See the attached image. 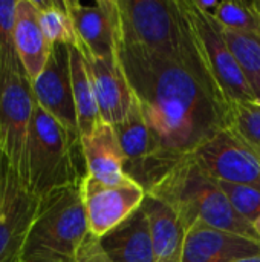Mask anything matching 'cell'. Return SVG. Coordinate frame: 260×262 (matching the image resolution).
<instances>
[{"label":"cell","mask_w":260,"mask_h":262,"mask_svg":"<svg viewBox=\"0 0 260 262\" xmlns=\"http://www.w3.org/2000/svg\"><path fill=\"white\" fill-rule=\"evenodd\" d=\"M126 77L161 150L175 163L228 127L230 106L198 45L182 58L120 46Z\"/></svg>","instance_id":"6da1fadb"},{"label":"cell","mask_w":260,"mask_h":262,"mask_svg":"<svg viewBox=\"0 0 260 262\" xmlns=\"http://www.w3.org/2000/svg\"><path fill=\"white\" fill-rule=\"evenodd\" d=\"M147 195L167 204L178 215L185 232L201 223L260 241L253 224L233 209L218 183L207 177L190 157L179 160Z\"/></svg>","instance_id":"7a4b0ae2"},{"label":"cell","mask_w":260,"mask_h":262,"mask_svg":"<svg viewBox=\"0 0 260 262\" xmlns=\"http://www.w3.org/2000/svg\"><path fill=\"white\" fill-rule=\"evenodd\" d=\"M80 161L84 163L81 137L37 104L28 140L26 187L41 198L54 190L78 186L86 177Z\"/></svg>","instance_id":"3957f363"},{"label":"cell","mask_w":260,"mask_h":262,"mask_svg":"<svg viewBox=\"0 0 260 262\" xmlns=\"http://www.w3.org/2000/svg\"><path fill=\"white\" fill-rule=\"evenodd\" d=\"M120 46L170 58H182L196 48L179 0H116Z\"/></svg>","instance_id":"277c9868"},{"label":"cell","mask_w":260,"mask_h":262,"mask_svg":"<svg viewBox=\"0 0 260 262\" xmlns=\"http://www.w3.org/2000/svg\"><path fill=\"white\" fill-rule=\"evenodd\" d=\"M89 235L81 187L69 186L40 198L23 258L55 256L74 262Z\"/></svg>","instance_id":"5b68a950"},{"label":"cell","mask_w":260,"mask_h":262,"mask_svg":"<svg viewBox=\"0 0 260 262\" xmlns=\"http://www.w3.org/2000/svg\"><path fill=\"white\" fill-rule=\"evenodd\" d=\"M32 83L21 61H0V150L26 186V152L35 112Z\"/></svg>","instance_id":"8992f818"},{"label":"cell","mask_w":260,"mask_h":262,"mask_svg":"<svg viewBox=\"0 0 260 262\" xmlns=\"http://www.w3.org/2000/svg\"><path fill=\"white\" fill-rule=\"evenodd\" d=\"M179 3L190 23L205 68L228 106L257 101L222 34V28L211 17L199 11L193 0H179Z\"/></svg>","instance_id":"52a82bcc"},{"label":"cell","mask_w":260,"mask_h":262,"mask_svg":"<svg viewBox=\"0 0 260 262\" xmlns=\"http://www.w3.org/2000/svg\"><path fill=\"white\" fill-rule=\"evenodd\" d=\"M211 180L260 190V155L230 127L215 134L188 155Z\"/></svg>","instance_id":"ba28073f"},{"label":"cell","mask_w":260,"mask_h":262,"mask_svg":"<svg viewBox=\"0 0 260 262\" xmlns=\"http://www.w3.org/2000/svg\"><path fill=\"white\" fill-rule=\"evenodd\" d=\"M113 127L123 149L126 177L138 183L147 193L176 163L158 146L136 98L127 118Z\"/></svg>","instance_id":"9c48e42d"},{"label":"cell","mask_w":260,"mask_h":262,"mask_svg":"<svg viewBox=\"0 0 260 262\" xmlns=\"http://www.w3.org/2000/svg\"><path fill=\"white\" fill-rule=\"evenodd\" d=\"M80 187L89 232L97 238H103L126 221L143 206L147 196L146 190L130 178L118 184H104L86 175Z\"/></svg>","instance_id":"30bf717a"},{"label":"cell","mask_w":260,"mask_h":262,"mask_svg":"<svg viewBox=\"0 0 260 262\" xmlns=\"http://www.w3.org/2000/svg\"><path fill=\"white\" fill-rule=\"evenodd\" d=\"M67 45H54L41 74L32 81L37 104L67 130L78 134L77 111L72 92L70 55Z\"/></svg>","instance_id":"8fae6325"},{"label":"cell","mask_w":260,"mask_h":262,"mask_svg":"<svg viewBox=\"0 0 260 262\" xmlns=\"http://www.w3.org/2000/svg\"><path fill=\"white\" fill-rule=\"evenodd\" d=\"M83 55L107 58L120 51V15L116 0H98L84 5L66 0Z\"/></svg>","instance_id":"7c38bea8"},{"label":"cell","mask_w":260,"mask_h":262,"mask_svg":"<svg viewBox=\"0 0 260 262\" xmlns=\"http://www.w3.org/2000/svg\"><path fill=\"white\" fill-rule=\"evenodd\" d=\"M40 198L12 172L8 196L0 212V262H21Z\"/></svg>","instance_id":"4fadbf2b"},{"label":"cell","mask_w":260,"mask_h":262,"mask_svg":"<svg viewBox=\"0 0 260 262\" xmlns=\"http://www.w3.org/2000/svg\"><path fill=\"white\" fill-rule=\"evenodd\" d=\"M92 78L101 121L116 126L124 121L135 103L120 55L97 58L84 55Z\"/></svg>","instance_id":"5bb4252c"},{"label":"cell","mask_w":260,"mask_h":262,"mask_svg":"<svg viewBox=\"0 0 260 262\" xmlns=\"http://www.w3.org/2000/svg\"><path fill=\"white\" fill-rule=\"evenodd\" d=\"M260 255V241L205 224H193L185 232L182 262H234Z\"/></svg>","instance_id":"9a60e30c"},{"label":"cell","mask_w":260,"mask_h":262,"mask_svg":"<svg viewBox=\"0 0 260 262\" xmlns=\"http://www.w3.org/2000/svg\"><path fill=\"white\" fill-rule=\"evenodd\" d=\"M81 149L89 177L104 184H118L129 178L124 173V155L112 124L100 121L90 134L81 137Z\"/></svg>","instance_id":"2e32d148"},{"label":"cell","mask_w":260,"mask_h":262,"mask_svg":"<svg viewBox=\"0 0 260 262\" xmlns=\"http://www.w3.org/2000/svg\"><path fill=\"white\" fill-rule=\"evenodd\" d=\"M100 243L112 262H155L150 223L143 206Z\"/></svg>","instance_id":"e0dca14e"},{"label":"cell","mask_w":260,"mask_h":262,"mask_svg":"<svg viewBox=\"0 0 260 262\" xmlns=\"http://www.w3.org/2000/svg\"><path fill=\"white\" fill-rule=\"evenodd\" d=\"M15 49L31 83L44 69L52 45L44 37L40 25L38 9L32 0H18L14 32Z\"/></svg>","instance_id":"ac0fdd59"},{"label":"cell","mask_w":260,"mask_h":262,"mask_svg":"<svg viewBox=\"0 0 260 262\" xmlns=\"http://www.w3.org/2000/svg\"><path fill=\"white\" fill-rule=\"evenodd\" d=\"M143 209L150 223L155 262H182L185 227L178 215L167 204L149 195Z\"/></svg>","instance_id":"d6986e66"},{"label":"cell","mask_w":260,"mask_h":262,"mask_svg":"<svg viewBox=\"0 0 260 262\" xmlns=\"http://www.w3.org/2000/svg\"><path fill=\"white\" fill-rule=\"evenodd\" d=\"M69 55H70L72 92H74V101L77 111L78 130H80V137H84L97 127L101 118H100L95 91L84 55L81 54L80 49L72 46L69 48Z\"/></svg>","instance_id":"ffe728a7"},{"label":"cell","mask_w":260,"mask_h":262,"mask_svg":"<svg viewBox=\"0 0 260 262\" xmlns=\"http://www.w3.org/2000/svg\"><path fill=\"white\" fill-rule=\"evenodd\" d=\"M38 9V18L44 37L54 45H67L80 49V40L69 14L66 0H32Z\"/></svg>","instance_id":"44dd1931"},{"label":"cell","mask_w":260,"mask_h":262,"mask_svg":"<svg viewBox=\"0 0 260 262\" xmlns=\"http://www.w3.org/2000/svg\"><path fill=\"white\" fill-rule=\"evenodd\" d=\"M222 34L256 100L260 101V32H239L222 28Z\"/></svg>","instance_id":"7402d4cb"},{"label":"cell","mask_w":260,"mask_h":262,"mask_svg":"<svg viewBox=\"0 0 260 262\" xmlns=\"http://www.w3.org/2000/svg\"><path fill=\"white\" fill-rule=\"evenodd\" d=\"M211 18L224 29L260 32V18L253 8V2H221Z\"/></svg>","instance_id":"603a6c76"},{"label":"cell","mask_w":260,"mask_h":262,"mask_svg":"<svg viewBox=\"0 0 260 262\" xmlns=\"http://www.w3.org/2000/svg\"><path fill=\"white\" fill-rule=\"evenodd\" d=\"M228 127L245 143L260 149V101L231 104Z\"/></svg>","instance_id":"cb8c5ba5"},{"label":"cell","mask_w":260,"mask_h":262,"mask_svg":"<svg viewBox=\"0 0 260 262\" xmlns=\"http://www.w3.org/2000/svg\"><path fill=\"white\" fill-rule=\"evenodd\" d=\"M233 209L251 224L260 216V190L251 186L216 181Z\"/></svg>","instance_id":"d4e9b609"},{"label":"cell","mask_w":260,"mask_h":262,"mask_svg":"<svg viewBox=\"0 0 260 262\" xmlns=\"http://www.w3.org/2000/svg\"><path fill=\"white\" fill-rule=\"evenodd\" d=\"M17 6L18 0L0 2V60L18 58L14 41Z\"/></svg>","instance_id":"484cf974"},{"label":"cell","mask_w":260,"mask_h":262,"mask_svg":"<svg viewBox=\"0 0 260 262\" xmlns=\"http://www.w3.org/2000/svg\"><path fill=\"white\" fill-rule=\"evenodd\" d=\"M74 262H112V259L104 252L100 238H97L89 232V235L78 247L74 256Z\"/></svg>","instance_id":"4316f807"},{"label":"cell","mask_w":260,"mask_h":262,"mask_svg":"<svg viewBox=\"0 0 260 262\" xmlns=\"http://www.w3.org/2000/svg\"><path fill=\"white\" fill-rule=\"evenodd\" d=\"M12 172L14 170H12L8 158L0 150V212L3 209L5 201H6V196H8V190H9V183H11Z\"/></svg>","instance_id":"83f0119b"},{"label":"cell","mask_w":260,"mask_h":262,"mask_svg":"<svg viewBox=\"0 0 260 262\" xmlns=\"http://www.w3.org/2000/svg\"><path fill=\"white\" fill-rule=\"evenodd\" d=\"M21 262H72L63 258H55V256H29L23 258Z\"/></svg>","instance_id":"f1b7e54d"},{"label":"cell","mask_w":260,"mask_h":262,"mask_svg":"<svg viewBox=\"0 0 260 262\" xmlns=\"http://www.w3.org/2000/svg\"><path fill=\"white\" fill-rule=\"evenodd\" d=\"M253 227H254V230H256V233H257V236H259L260 239V216L253 223Z\"/></svg>","instance_id":"f546056e"},{"label":"cell","mask_w":260,"mask_h":262,"mask_svg":"<svg viewBox=\"0 0 260 262\" xmlns=\"http://www.w3.org/2000/svg\"><path fill=\"white\" fill-rule=\"evenodd\" d=\"M234 262H260V255L259 256H253V258H245V259H239V261Z\"/></svg>","instance_id":"4dcf8cb0"},{"label":"cell","mask_w":260,"mask_h":262,"mask_svg":"<svg viewBox=\"0 0 260 262\" xmlns=\"http://www.w3.org/2000/svg\"><path fill=\"white\" fill-rule=\"evenodd\" d=\"M253 8H254V11L257 12V15H259L260 18V0H254V2H253Z\"/></svg>","instance_id":"1f68e13d"},{"label":"cell","mask_w":260,"mask_h":262,"mask_svg":"<svg viewBox=\"0 0 260 262\" xmlns=\"http://www.w3.org/2000/svg\"><path fill=\"white\" fill-rule=\"evenodd\" d=\"M251 147H253V146H251ZM254 149H256V147H254ZM256 150H257V154L260 155V149H256Z\"/></svg>","instance_id":"d6a6232c"}]
</instances>
